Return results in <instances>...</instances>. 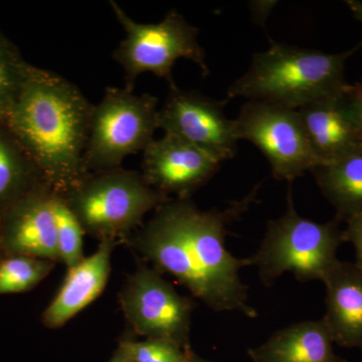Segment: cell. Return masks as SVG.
I'll use <instances>...</instances> for the list:
<instances>
[{
	"label": "cell",
	"instance_id": "obj_5",
	"mask_svg": "<svg viewBox=\"0 0 362 362\" xmlns=\"http://www.w3.org/2000/svg\"><path fill=\"white\" fill-rule=\"evenodd\" d=\"M63 194L85 233L102 240H126L144 216L170 201L141 173L122 168L90 173Z\"/></svg>",
	"mask_w": 362,
	"mask_h": 362
},
{
	"label": "cell",
	"instance_id": "obj_13",
	"mask_svg": "<svg viewBox=\"0 0 362 362\" xmlns=\"http://www.w3.org/2000/svg\"><path fill=\"white\" fill-rule=\"evenodd\" d=\"M297 111L318 165L340 160L362 149L361 137L343 93L306 105Z\"/></svg>",
	"mask_w": 362,
	"mask_h": 362
},
{
	"label": "cell",
	"instance_id": "obj_3",
	"mask_svg": "<svg viewBox=\"0 0 362 362\" xmlns=\"http://www.w3.org/2000/svg\"><path fill=\"white\" fill-rule=\"evenodd\" d=\"M361 45L328 54L273 42L252 57L249 70L228 88V98H246L298 110L306 105L342 94L345 64Z\"/></svg>",
	"mask_w": 362,
	"mask_h": 362
},
{
	"label": "cell",
	"instance_id": "obj_1",
	"mask_svg": "<svg viewBox=\"0 0 362 362\" xmlns=\"http://www.w3.org/2000/svg\"><path fill=\"white\" fill-rule=\"evenodd\" d=\"M259 185L223 209L201 211L192 199H170L126 240L154 269L168 274L216 312L257 318L240 270L247 259L226 247L228 226L258 202Z\"/></svg>",
	"mask_w": 362,
	"mask_h": 362
},
{
	"label": "cell",
	"instance_id": "obj_9",
	"mask_svg": "<svg viewBox=\"0 0 362 362\" xmlns=\"http://www.w3.org/2000/svg\"><path fill=\"white\" fill-rule=\"evenodd\" d=\"M235 122L239 140L263 152L276 180L292 183L318 165L297 110L247 101Z\"/></svg>",
	"mask_w": 362,
	"mask_h": 362
},
{
	"label": "cell",
	"instance_id": "obj_8",
	"mask_svg": "<svg viewBox=\"0 0 362 362\" xmlns=\"http://www.w3.org/2000/svg\"><path fill=\"white\" fill-rule=\"evenodd\" d=\"M120 306L137 334L175 342L190 350L194 302L182 296L160 272L139 265L128 277L120 294Z\"/></svg>",
	"mask_w": 362,
	"mask_h": 362
},
{
	"label": "cell",
	"instance_id": "obj_22",
	"mask_svg": "<svg viewBox=\"0 0 362 362\" xmlns=\"http://www.w3.org/2000/svg\"><path fill=\"white\" fill-rule=\"evenodd\" d=\"M119 347L134 362H187L192 352L169 340L152 338L139 342L126 340Z\"/></svg>",
	"mask_w": 362,
	"mask_h": 362
},
{
	"label": "cell",
	"instance_id": "obj_18",
	"mask_svg": "<svg viewBox=\"0 0 362 362\" xmlns=\"http://www.w3.org/2000/svg\"><path fill=\"white\" fill-rule=\"evenodd\" d=\"M42 182L39 170L11 130L7 134L0 130V216Z\"/></svg>",
	"mask_w": 362,
	"mask_h": 362
},
{
	"label": "cell",
	"instance_id": "obj_19",
	"mask_svg": "<svg viewBox=\"0 0 362 362\" xmlns=\"http://www.w3.org/2000/svg\"><path fill=\"white\" fill-rule=\"evenodd\" d=\"M57 263L26 256L0 261V295L30 291L49 276Z\"/></svg>",
	"mask_w": 362,
	"mask_h": 362
},
{
	"label": "cell",
	"instance_id": "obj_17",
	"mask_svg": "<svg viewBox=\"0 0 362 362\" xmlns=\"http://www.w3.org/2000/svg\"><path fill=\"white\" fill-rule=\"evenodd\" d=\"M317 185L345 221L362 214V149L332 163L312 169Z\"/></svg>",
	"mask_w": 362,
	"mask_h": 362
},
{
	"label": "cell",
	"instance_id": "obj_27",
	"mask_svg": "<svg viewBox=\"0 0 362 362\" xmlns=\"http://www.w3.org/2000/svg\"><path fill=\"white\" fill-rule=\"evenodd\" d=\"M187 362H213L206 361V359L202 358V357H199V356H197V354H194V351L190 354L189 357H188Z\"/></svg>",
	"mask_w": 362,
	"mask_h": 362
},
{
	"label": "cell",
	"instance_id": "obj_11",
	"mask_svg": "<svg viewBox=\"0 0 362 362\" xmlns=\"http://www.w3.org/2000/svg\"><path fill=\"white\" fill-rule=\"evenodd\" d=\"M220 165V161L190 143L164 134L143 151L141 175L160 194L188 199L216 175Z\"/></svg>",
	"mask_w": 362,
	"mask_h": 362
},
{
	"label": "cell",
	"instance_id": "obj_24",
	"mask_svg": "<svg viewBox=\"0 0 362 362\" xmlns=\"http://www.w3.org/2000/svg\"><path fill=\"white\" fill-rule=\"evenodd\" d=\"M346 228L343 230V240L350 243L356 251V265L362 271V214L352 216L345 221Z\"/></svg>",
	"mask_w": 362,
	"mask_h": 362
},
{
	"label": "cell",
	"instance_id": "obj_2",
	"mask_svg": "<svg viewBox=\"0 0 362 362\" xmlns=\"http://www.w3.org/2000/svg\"><path fill=\"white\" fill-rule=\"evenodd\" d=\"M93 109L70 81L28 66L20 96L6 116L7 127L42 180L59 194L89 175L84 156Z\"/></svg>",
	"mask_w": 362,
	"mask_h": 362
},
{
	"label": "cell",
	"instance_id": "obj_21",
	"mask_svg": "<svg viewBox=\"0 0 362 362\" xmlns=\"http://www.w3.org/2000/svg\"><path fill=\"white\" fill-rule=\"evenodd\" d=\"M28 66H23L0 42V114L6 118L20 96Z\"/></svg>",
	"mask_w": 362,
	"mask_h": 362
},
{
	"label": "cell",
	"instance_id": "obj_25",
	"mask_svg": "<svg viewBox=\"0 0 362 362\" xmlns=\"http://www.w3.org/2000/svg\"><path fill=\"white\" fill-rule=\"evenodd\" d=\"M346 4L350 11H351L352 14H354V18L362 23V1H358V0H349ZM361 47H362V42Z\"/></svg>",
	"mask_w": 362,
	"mask_h": 362
},
{
	"label": "cell",
	"instance_id": "obj_14",
	"mask_svg": "<svg viewBox=\"0 0 362 362\" xmlns=\"http://www.w3.org/2000/svg\"><path fill=\"white\" fill-rule=\"evenodd\" d=\"M115 245L113 240H102L94 254L69 269L58 295L42 314L45 327L61 328L102 294L110 276Z\"/></svg>",
	"mask_w": 362,
	"mask_h": 362
},
{
	"label": "cell",
	"instance_id": "obj_26",
	"mask_svg": "<svg viewBox=\"0 0 362 362\" xmlns=\"http://www.w3.org/2000/svg\"><path fill=\"white\" fill-rule=\"evenodd\" d=\"M109 362H134L130 358L125 352L123 351L120 347H118V350L115 352L113 357Z\"/></svg>",
	"mask_w": 362,
	"mask_h": 362
},
{
	"label": "cell",
	"instance_id": "obj_15",
	"mask_svg": "<svg viewBox=\"0 0 362 362\" xmlns=\"http://www.w3.org/2000/svg\"><path fill=\"white\" fill-rule=\"evenodd\" d=\"M322 282L326 287L322 319L333 341L362 351V271L354 263L338 261Z\"/></svg>",
	"mask_w": 362,
	"mask_h": 362
},
{
	"label": "cell",
	"instance_id": "obj_10",
	"mask_svg": "<svg viewBox=\"0 0 362 362\" xmlns=\"http://www.w3.org/2000/svg\"><path fill=\"white\" fill-rule=\"evenodd\" d=\"M228 100L211 99L195 90L169 87L157 123L164 134L185 140L221 162L233 158L239 138L235 120L226 116Z\"/></svg>",
	"mask_w": 362,
	"mask_h": 362
},
{
	"label": "cell",
	"instance_id": "obj_16",
	"mask_svg": "<svg viewBox=\"0 0 362 362\" xmlns=\"http://www.w3.org/2000/svg\"><path fill=\"white\" fill-rule=\"evenodd\" d=\"M333 343L322 318L302 321L278 330L247 356L252 362H347L335 354Z\"/></svg>",
	"mask_w": 362,
	"mask_h": 362
},
{
	"label": "cell",
	"instance_id": "obj_4",
	"mask_svg": "<svg viewBox=\"0 0 362 362\" xmlns=\"http://www.w3.org/2000/svg\"><path fill=\"white\" fill-rule=\"evenodd\" d=\"M344 243L341 221L317 223L300 216L288 188L287 209L270 221L259 249L247 259L258 270L259 280L271 287L281 276L291 273L299 282L322 281L339 259L337 251Z\"/></svg>",
	"mask_w": 362,
	"mask_h": 362
},
{
	"label": "cell",
	"instance_id": "obj_6",
	"mask_svg": "<svg viewBox=\"0 0 362 362\" xmlns=\"http://www.w3.org/2000/svg\"><path fill=\"white\" fill-rule=\"evenodd\" d=\"M110 6L125 32V39L113 52L114 59L124 71V88L134 90L136 80L144 73L164 78L169 87L176 85L173 68L180 59L197 64L204 77L209 75L206 54L197 40L199 30L177 11L171 9L158 23H139L114 0Z\"/></svg>",
	"mask_w": 362,
	"mask_h": 362
},
{
	"label": "cell",
	"instance_id": "obj_12",
	"mask_svg": "<svg viewBox=\"0 0 362 362\" xmlns=\"http://www.w3.org/2000/svg\"><path fill=\"white\" fill-rule=\"evenodd\" d=\"M54 190L42 182L0 218V247L7 256L61 262L54 213Z\"/></svg>",
	"mask_w": 362,
	"mask_h": 362
},
{
	"label": "cell",
	"instance_id": "obj_23",
	"mask_svg": "<svg viewBox=\"0 0 362 362\" xmlns=\"http://www.w3.org/2000/svg\"><path fill=\"white\" fill-rule=\"evenodd\" d=\"M343 97L362 142V78L354 84L347 85Z\"/></svg>",
	"mask_w": 362,
	"mask_h": 362
},
{
	"label": "cell",
	"instance_id": "obj_7",
	"mask_svg": "<svg viewBox=\"0 0 362 362\" xmlns=\"http://www.w3.org/2000/svg\"><path fill=\"white\" fill-rule=\"evenodd\" d=\"M158 99L126 88L108 87L90 116L84 156L88 173L121 168L126 157L143 152L158 129Z\"/></svg>",
	"mask_w": 362,
	"mask_h": 362
},
{
	"label": "cell",
	"instance_id": "obj_20",
	"mask_svg": "<svg viewBox=\"0 0 362 362\" xmlns=\"http://www.w3.org/2000/svg\"><path fill=\"white\" fill-rule=\"evenodd\" d=\"M54 213L56 218L57 237L59 259L68 269L77 266L86 258L83 235L84 230L64 199L54 192Z\"/></svg>",
	"mask_w": 362,
	"mask_h": 362
}]
</instances>
